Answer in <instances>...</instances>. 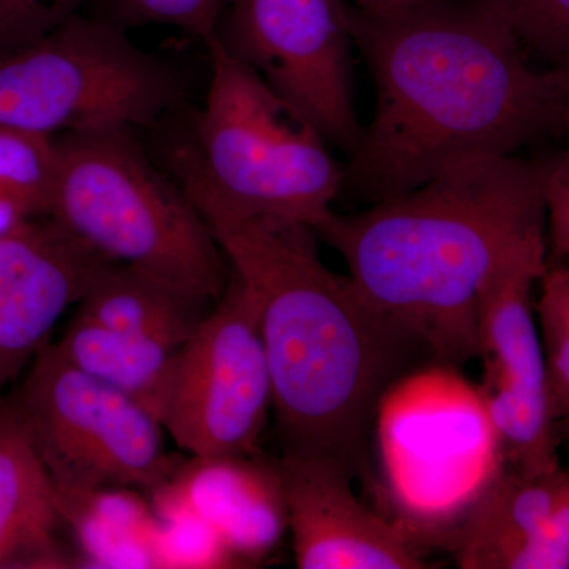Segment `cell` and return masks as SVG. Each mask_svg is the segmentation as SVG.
Instances as JSON below:
<instances>
[{"label": "cell", "instance_id": "cell-5", "mask_svg": "<svg viewBox=\"0 0 569 569\" xmlns=\"http://www.w3.org/2000/svg\"><path fill=\"white\" fill-rule=\"evenodd\" d=\"M48 219L86 249L216 305L231 268L197 206L133 130L56 138Z\"/></svg>", "mask_w": 569, "mask_h": 569}, {"label": "cell", "instance_id": "cell-10", "mask_svg": "<svg viewBox=\"0 0 569 569\" xmlns=\"http://www.w3.org/2000/svg\"><path fill=\"white\" fill-rule=\"evenodd\" d=\"M548 264V242L530 247L490 282L479 310L482 411L501 463L526 471L561 467L533 299V287Z\"/></svg>", "mask_w": 569, "mask_h": 569}, {"label": "cell", "instance_id": "cell-14", "mask_svg": "<svg viewBox=\"0 0 569 569\" xmlns=\"http://www.w3.org/2000/svg\"><path fill=\"white\" fill-rule=\"evenodd\" d=\"M54 481L10 397L0 399V569L69 568Z\"/></svg>", "mask_w": 569, "mask_h": 569}, {"label": "cell", "instance_id": "cell-24", "mask_svg": "<svg viewBox=\"0 0 569 569\" xmlns=\"http://www.w3.org/2000/svg\"><path fill=\"white\" fill-rule=\"evenodd\" d=\"M511 569H569V468L548 520Z\"/></svg>", "mask_w": 569, "mask_h": 569}, {"label": "cell", "instance_id": "cell-21", "mask_svg": "<svg viewBox=\"0 0 569 569\" xmlns=\"http://www.w3.org/2000/svg\"><path fill=\"white\" fill-rule=\"evenodd\" d=\"M231 3L233 0H104V20L123 31L133 26H171L208 43Z\"/></svg>", "mask_w": 569, "mask_h": 569}, {"label": "cell", "instance_id": "cell-25", "mask_svg": "<svg viewBox=\"0 0 569 569\" xmlns=\"http://www.w3.org/2000/svg\"><path fill=\"white\" fill-rule=\"evenodd\" d=\"M545 203L550 257L560 263L569 260V149L548 160Z\"/></svg>", "mask_w": 569, "mask_h": 569}, {"label": "cell", "instance_id": "cell-7", "mask_svg": "<svg viewBox=\"0 0 569 569\" xmlns=\"http://www.w3.org/2000/svg\"><path fill=\"white\" fill-rule=\"evenodd\" d=\"M11 399L61 492L156 493L181 463L164 452L159 419L71 366L54 343L41 347Z\"/></svg>", "mask_w": 569, "mask_h": 569}, {"label": "cell", "instance_id": "cell-11", "mask_svg": "<svg viewBox=\"0 0 569 569\" xmlns=\"http://www.w3.org/2000/svg\"><path fill=\"white\" fill-rule=\"evenodd\" d=\"M277 463L299 569L432 567L413 531L355 496V475L346 463L305 455H282Z\"/></svg>", "mask_w": 569, "mask_h": 569}, {"label": "cell", "instance_id": "cell-28", "mask_svg": "<svg viewBox=\"0 0 569 569\" xmlns=\"http://www.w3.org/2000/svg\"><path fill=\"white\" fill-rule=\"evenodd\" d=\"M560 73V133H569V66L557 67Z\"/></svg>", "mask_w": 569, "mask_h": 569}, {"label": "cell", "instance_id": "cell-17", "mask_svg": "<svg viewBox=\"0 0 569 569\" xmlns=\"http://www.w3.org/2000/svg\"><path fill=\"white\" fill-rule=\"evenodd\" d=\"M54 346L71 366L163 421L181 347L116 331L78 313Z\"/></svg>", "mask_w": 569, "mask_h": 569}, {"label": "cell", "instance_id": "cell-9", "mask_svg": "<svg viewBox=\"0 0 569 569\" xmlns=\"http://www.w3.org/2000/svg\"><path fill=\"white\" fill-rule=\"evenodd\" d=\"M272 381L249 298L230 284L179 350L163 429L198 458L260 452Z\"/></svg>", "mask_w": 569, "mask_h": 569}, {"label": "cell", "instance_id": "cell-1", "mask_svg": "<svg viewBox=\"0 0 569 569\" xmlns=\"http://www.w3.org/2000/svg\"><path fill=\"white\" fill-rule=\"evenodd\" d=\"M373 114L339 198L376 204L488 157L560 133L559 69H538L496 0H430L373 13L348 6Z\"/></svg>", "mask_w": 569, "mask_h": 569}, {"label": "cell", "instance_id": "cell-2", "mask_svg": "<svg viewBox=\"0 0 569 569\" xmlns=\"http://www.w3.org/2000/svg\"><path fill=\"white\" fill-rule=\"evenodd\" d=\"M194 206L253 307L282 455L328 456L372 481L381 400L436 356L325 264L309 224Z\"/></svg>", "mask_w": 569, "mask_h": 569}, {"label": "cell", "instance_id": "cell-8", "mask_svg": "<svg viewBox=\"0 0 569 569\" xmlns=\"http://www.w3.org/2000/svg\"><path fill=\"white\" fill-rule=\"evenodd\" d=\"M350 157L365 127L356 112L350 22L342 0H233L216 37Z\"/></svg>", "mask_w": 569, "mask_h": 569}, {"label": "cell", "instance_id": "cell-13", "mask_svg": "<svg viewBox=\"0 0 569 569\" xmlns=\"http://www.w3.org/2000/svg\"><path fill=\"white\" fill-rule=\"evenodd\" d=\"M160 516H190L216 535L230 559L254 563L288 529L279 463L254 456H212L179 463L153 493Z\"/></svg>", "mask_w": 569, "mask_h": 569}, {"label": "cell", "instance_id": "cell-22", "mask_svg": "<svg viewBox=\"0 0 569 569\" xmlns=\"http://www.w3.org/2000/svg\"><path fill=\"white\" fill-rule=\"evenodd\" d=\"M531 54L569 66V0H496Z\"/></svg>", "mask_w": 569, "mask_h": 569}, {"label": "cell", "instance_id": "cell-4", "mask_svg": "<svg viewBox=\"0 0 569 569\" xmlns=\"http://www.w3.org/2000/svg\"><path fill=\"white\" fill-rule=\"evenodd\" d=\"M211 78L189 140L168 152L171 176L193 204L276 216L318 231L339 200L343 164L323 134L216 39Z\"/></svg>", "mask_w": 569, "mask_h": 569}, {"label": "cell", "instance_id": "cell-19", "mask_svg": "<svg viewBox=\"0 0 569 569\" xmlns=\"http://www.w3.org/2000/svg\"><path fill=\"white\" fill-rule=\"evenodd\" d=\"M535 313L545 348L550 408L557 422L569 418V268L549 261L539 279Z\"/></svg>", "mask_w": 569, "mask_h": 569}, {"label": "cell", "instance_id": "cell-29", "mask_svg": "<svg viewBox=\"0 0 569 569\" xmlns=\"http://www.w3.org/2000/svg\"><path fill=\"white\" fill-rule=\"evenodd\" d=\"M557 433H559L560 440H569V418L557 422Z\"/></svg>", "mask_w": 569, "mask_h": 569}, {"label": "cell", "instance_id": "cell-18", "mask_svg": "<svg viewBox=\"0 0 569 569\" xmlns=\"http://www.w3.org/2000/svg\"><path fill=\"white\" fill-rule=\"evenodd\" d=\"M58 493L67 526L97 567H159L157 523L130 500L129 490Z\"/></svg>", "mask_w": 569, "mask_h": 569}, {"label": "cell", "instance_id": "cell-6", "mask_svg": "<svg viewBox=\"0 0 569 569\" xmlns=\"http://www.w3.org/2000/svg\"><path fill=\"white\" fill-rule=\"evenodd\" d=\"M182 93L173 67L104 18L77 13L0 52V123L41 137L149 127Z\"/></svg>", "mask_w": 569, "mask_h": 569}, {"label": "cell", "instance_id": "cell-26", "mask_svg": "<svg viewBox=\"0 0 569 569\" xmlns=\"http://www.w3.org/2000/svg\"><path fill=\"white\" fill-rule=\"evenodd\" d=\"M39 213L31 204L13 197V194L0 192V236L17 230L22 223L37 219Z\"/></svg>", "mask_w": 569, "mask_h": 569}, {"label": "cell", "instance_id": "cell-15", "mask_svg": "<svg viewBox=\"0 0 569 569\" xmlns=\"http://www.w3.org/2000/svg\"><path fill=\"white\" fill-rule=\"evenodd\" d=\"M565 468L526 471L501 466L468 509L456 538L463 569H511L548 520Z\"/></svg>", "mask_w": 569, "mask_h": 569}, {"label": "cell", "instance_id": "cell-23", "mask_svg": "<svg viewBox=\"0 0 569 569\" xmlns=\"http://www.w3.org/2000/svg\"><path fill=\"white\" fill-rule=\"evenodd\" d=\"M84 0H0V52L31 43L78 13Z\"/></svg>", "mask_w": 569, "mask_h": 569}, {"label": "cell", "instance_id": "cell-12", "mask_svg": "<svg viewBox=\"0 0 569 569\" xmlns=\"http://www.w3.org/2000/svg\"><path fill=\"white\" fill-rule=\"evenodd\" d=\"M103 263L48 217L0 236V399Z\"/></svg>", "mask_w": 569, "mask_h": 569}, {"label": "cell", "instance_id": "cell-27", "mask_svg": "<svg viewBox=\"0 0 569 569\" xmlns=\"http://www.w3.org/2000/svg\"><path fill=\"white\" fill-rule=\"evenodd\" d=\"M425 2L430 0H356V7L373 13H389V11L406 10Z\"/></svg>", "mask_w": 569, "mask_h": 569}, {"label": "cell", "instance_id": "cell-3", "mask_svg": "<svg viewBox=\"0 0 569 569\" xmlns=\"http://www.w3.org/2000/svg\"><path fill=\"white\" fill-rule=\"evenodd\" d=\"M548 160L500 156L451 168L406 193L317 231L343 258L367 301L421 337L438 365L478 358L490 282L548 242Z\"/></svg>", "mask_w": 569, "mask_h": 569}, {"label": "cell", "instance_id": "cell-20", "mask_svg": "<svg viewBox=\"0 0 569 569\" xmlns=\"http://www.w3.org/2000/svg\"><path fill=\"white\" fill-rule=\"evenodd\" d=\"M56 138L0 123V192L13 194L47 217L56 173Z\"/></svg>", "mask_w": 569, "mask_h": 569}, {"label": "cell", "instance_id": "cell-16", "mask_svg": "<svg viewBox=\"0 0 569 569\" xmlns=\"http://www.w3.org/2000/svg\"><path fill=\"white\" fill-rule=\"evenodd\" d=\"M213 306L130 266L104 261L78 301L77 313L116 331L182 347Z\"/></svg>", "mask_w": 569, "mask_h": 569}]
</instances>
